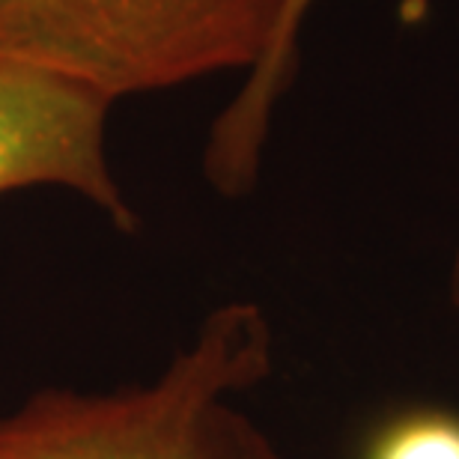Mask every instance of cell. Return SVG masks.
Listing matches in <instances>:
<instances>
[{
	"instance_id": "obj_1",
	"label": "cell",
	"mask_w": 459,
	"mask_h": 459,
	"mask_svg": "<svg viewBox=\"0 0 459 459\" xmlns=\"http://www.w3.org/2000/svg\"><path fill=\"white\" fill-rule=\"evenodd\" d=\"M274 337L263 307L206 314L152 382L117 391L39 388L0 415V459H281L236 406L269 379Z\"/></svg>"
},
{
	"instance_id": "obj_2",
	"label": "cell",
	"mask_w": 459,
	"mask_h": 459,
	"mask_svg": "<svg viewBox=\"0 0 459 459\" xmlns=\"http://www.w3.org/2000/svg\"><path fill=\"white\" fill-rule=\"evenodd\" d=\"M290 0H0V57L105 102L251 72Z\"/></svg>"
},
{
	"instance_id": "obj_3",
	"label": "cell",
	"mask_w": 459,
	"mask_h": 459,
	"mask_svg": "<svg viewBox=\"0 0 459 459\" xmlns=\"http://www.w3.org/2000/svg\"><path fill=\"white\" fill-rule=\"evenodd\" d=\"M108 111L102 96L0 57V197L22 188L75 191L114 227L137 230L108 161Z\"/></svg>"
},
{
	"instance_id": "obj_4",
	"label": "cell",
	"mask_w": 459,
	"mask_h": 459,
	"mask_svg": "<svg viewBox=\"0 0 459 459\" xmlns=\"http://www.w3.org/2000/svg\"><path fill=\"white\" fill-rule=\"evenodd\" d=\"M310 6L314 0H290L272 51L251 75H245L238 96L215 119L206 146V173L224 195H245L254 186L272 111L296 75L299 33Z\"/></svg>"
},
{
	"instance_id": "obj_5",
	"label": "cell",
	"mask_w": 459,
	"mask_h": 459,
	"mask_svg": "<svg viewBox=\"0 0 459 459\" xmlns=\"http://www.w3.org/2000/svg\"><path fill=\"white\" fill-rule=\"evenodd\" d=\"M361 459H459V415L436 406L391 415L367 438Z\"/></svg>"
},
{
	"instance_id": "obj_6",
	"label": "cell",
	"mask_w": 459,
	"mask_h": 459,
	"mask_svg": "<svg viewBox=\"0 0 459 459\" xmlns=\"http://www.w3.org/2000/svg\"><path fill=\"white\" fill-rule=\"evenodd\" d=\"M447 290H451V305L459 314V247H456L454 263H451V283H447Z\"/></svg>"
}]
</instances>
